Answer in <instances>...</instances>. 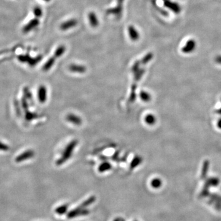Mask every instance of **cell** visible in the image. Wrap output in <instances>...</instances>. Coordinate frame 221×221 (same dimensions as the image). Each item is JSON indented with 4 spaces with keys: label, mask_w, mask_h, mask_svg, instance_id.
Returning a JSON list of instances; mask_svg holds the SVG:
<instances>
[{
    "label": "cell",
    "mask_w": 221,
    "mask_h": 221,
    "mask_svg": "<svg viewBox=\"0 0 221 221\" xmlns=\"http://www.w3.org/2000/svg\"><path fill=\"white\" fill-rule=\"evenodd\" d=\"M90 213L89 211L87 209H79L78 208L70 211L67 214V217L68 219H72L81 216H86Z\"/></svg>",
    "instance_id": "6da1fadb"
},
{
    "label": "cell",
    "mask_w": 221,
    "mask_h": 221,
    "mask_svg": "<svg viewBox=\"0 0 221 221\" xmlns=\"http://www.w3.org/2000/svg\"><path fill=\"white\" fill-rule=\"evenodd\" d=\"M76 144V142L74 141V142H72L69 145H68L67 146L66 149L61 159L60 160H58V165H61V163L65 162L66 160H68V158H69L70 156L72 154V151L73 149L75 148Z\"/></svg>",
    "instance_id": "7a4b0ae2"
},
{
    "label": "cell",
    "mask_w": 221,
    "mask_h": 221,
    "mask_svg": "<svg viewBox=\"0 0 221 221\" xmlns=\"http://www.w3.org/2000/svg\"><path fill=\"white\" fill-rule=\"evenodd\" d=\"M78 23V21L76 19H71L65 22H63L60 25V28L62 30H67L73 26H75Z\"/></svg>",
    "instance_id": "3957f363"
},
{
    "label": "cell",
    "mask_w": 221,
    "mask_h": 221,
    "mask_svg": "<svg viewBox=\"0 0 221 221\" xmlns=\"http://www.w3.org/2000/svg\"><path fill=\"white\" fill-rule=\"evenodd\" d=\"M128 33H129V36L132 41H137L139 39V33L133 26H132V25L129 26Z\"/></svg>",
    "instance_id": "277c9868"
},
{
    "label": "cell",
    "mask_w": 221,
    "mask_h": 221,
    "mask_svg": "<svg viewBox=\"0 0 221 221\" xmlns=\"http://www.w3.org/2000/svg\"><path fill=\"white\" fill-rule=\"evenodd\" d=\"M96 200L95 196H91L87 200H86L84 202H83L79 206H78L77 208L79 209H86V207L90 206L92 203H93Z\"/></svg>",
    "instance_id": "5b68a950"
},
{
    "label": "cell",
    "mask_w": 221,
    "mask_h": 221,
    "mask_svg": "<svg viewBox=\"0 0 221 221\" xmlns=\"http://www.w3.org/2000/svg\"><path fill=\"white\" fill-rule=\"evenodd\" d=\"M39 21L38 19H33V20H31V22H30L25 27H24L23 28V31L24 32H28L31 30V29H33V28H35L36 26H37L39 24Z\"/></svg>",
    "instance_id": "8992f818"
},
{
    "label": "cell",
    "mask_w": 221,
    "mask_h": 221,
    "mask_svg": "<svg viewBox=\"0 0 221 221\" xmlns=\"http://www.w3.org/2000/svg\"><path fill=\"white\" fill-rule=\"evenodd\" d=\"M89 21L90 23V25L92 26L93 27H96L98 26V21L97 19V17L96 16V14L92 12H90L89 14Z\"/></svg>",
    "instance_id": "52a82bcc"
},
{
    "label": "cell",
    "mask_w": 221,
    "mask_h": 221,
    "mask_svg": "<svg viewBox=\"0 0 221 221\" xmlns=\"http://www.w3.org/2000/svg\"><path fill=\"white\" fill-rule=\"evenodd\" d=\"M67 119L68 121L72 122V124H75L76 125H80L81 124V119L75 115H68L67 116Z\"/></svg>",
    "instance_id": "ba28073f"
},
{
    "label": "cell",
    "mask_w": 221,
    "mask_h": 221,
    "mask_svg": "<svg viewBox=\"0 0 221 221\" xmlns=\"http://www.w3.org/2000/svg\"><path fill=\"white\" fill-rule=\"evenodd\" d=\"M69 69L72 71L79 72H85V71H86V68L84 66H81V65H72L70 66Z\"/></svg>",
    "instance_id": "9c48e42d"
},
{
    "label": "cell",
    "mask_w": 221,
    "mask_h": 221,
    "mask_svg": "<svg viewBox=\"0 0 221 221\" xmlns=\"http://www.w3.org/2000/svg\"><path fill=\"white\" fill-rule=\"evenodd\" d=\"M68 204H65V205H61L55 209V212L60 215L66 213V212L68 210Z\"/></svg>",
    "instance_id": "30bf717a"
},
{
    "label": "cell",
    "mask_w": 221,
    "mask_h": 221,
    "mask_svg": "<svg viewBox=\"0 0 221 221\" xmlns=\"http://www.w3.org/2000/svg\"><path fill=\"white\" fill-rule=\"evenodd\" d=\"M119 2V5L117 8H116L115 9H114V10H110L109 11V12H112V13H116L117 14H119L121 11H122V3L124 2V0H118Z\"/></svg>",
    "instance_id": "8fae6325"
},
{
    "label": "cell",
    "mask_w": 221,
    "mask_h": 221,
    "mask_svg": "<svg viewBox=\"0 0 221 221\" xmlns=\"http://www.w3.org/2000/svg\"><path fill=\"white\" fill-rule=\"evenodd\" d=\"M162 181L159 178H156V179H153L151 183L152 187L155 189L159 188L162 186Z\"/></svg>",
    "instance_id": "7c38bea8"
},
{
    "label": "cell",
    "mask_w": 221,
    "mask_h": 221,
    "mask_svg": "<svg viewBox=\"0 0 221 221\" xmlns=\"http://www.w3.org/2000/svg\"><path fill=\"white\" fill-rule=\"evenodd\" d=\"M111 168V165L108 163H103V164H101L99 168H98V170L100 173H103V172H104L106 171H107V170H109Z\"/></svg>",
    "instance_id": "4fadbf2b"
},
{
    "label": "cell",
    "mask_w": 221,
    "mask_h": 221,
    "mask_svg": "<svg viewBox=\"0 0 221 221\" xmlns=\"http://www.w3.org/2000/svg\"><path fill=\"white\" fill-rule=\"evenodd\" d=\"M145 121L147 124H148L149 125H153L156 122V118L153 115L149 114V115H147L146 117Z\"/></svg>",
    "instance_id": "5bb4252c"
},
{
    "label": "cell",
    "mask_w": 221,
    "mask_h": 221,
    "mask_svg": "<svg viewBox=\"0 0 221 221\" xmlns=\"http://www.w3.org/2000/svg\"><path fill=\"white\" fill-rule=\"evenodd\" d=\"M65 47L63 46H61L57 48V49L55 51V57H60L65 52Z\"/></svg>",
    "instance_id": "9a60e30c"
},
{
    "label": "cell",
    "mask_w": 221,
    "mask_h": 221,
    "mask_svg": "<svg viewBox=\"0 0 221 221\" xmlns=\"http://www.w3.org/2000/svg\"><path fill=\"white\" fill-rule=\"evenodd\" d=\"M140 96L141 98L144 101H149L151 100L150 95L145 92H141L140 93Z\"/></svg>",
    "instance_id": "2e32d148"
},
{
    "label": "cell",
    "mask_w": 221,
    "mask_h": 221,
    "mask_svg": "<svg viewBox=\"0 0 221 221\" xmlns=\"http://www.w3.org/2000/svg\"><path fill=\"white\" fill-rule=\"evenodd\" d=\"M194 46H195V45H194V43H193V41H190L189 43H188V44L186 46V47H185L184 48L183 51L184 52H191V51L193 50Z\"/></svg>",
    "instance_id": "e0dca14e"
},
{
    "label": "cell",
    "mask_w": 221,
    "mask_h": 221,
    "mask_svg": "<svg viewBox=\"0 0 221 221\" xmlns=\"http://www.w3.org/2000/svg\"><path fill=\"white\" fill-rule=\"evenodd\" d=\"M141 158H139V157H136L133 161H132V163H131V165H130V168H132V169H133V168H135L136 166H138V165H139L140 163H141Z\"/></svg>",
    "instance_id": "ac0fdd59"
},
{
    "label": "cell",
    "mask_w": 221,
    "mask_h": 221,
    "mask_svg": "<svg viewBox=\"0 0 221 221\" xmlns=\"http://www.w3.org/2000/svg\"><path fill=\"white\" fill-rule=\"evenodd\" d=\"M206 162V163H205L203 171H202V178L205 177V176L207 174V171H208V162Z\"/></svg>",
    "instance_id": "d6986e66"
},
{
    "label": "cell",
    "mask_w": 221,
    "mask_h": 221,
    "mask_svg": "<svg viewBox=\"0 0 221 221\" xmlns=\"http://www.w3.org/2000/svg\"><path fill=\"white\" fill-rule=\"evenodd\" d=\"M34 13L35 14V15L37 16V17H41L42 16V11H41V9L40 8H36L34 9Z\"/></svg>",
    "instance_id": "ffe728a7"
},
{
    "label": "cell",
    "mask_w": 221,
    "mask_h": 221,
    "mask_svg": "<svg viewBox=\"0 0 221 221\" xmlns=\"http://www.w3.org/2000/svg\"><path fill=\"white\" fill-rule=\"evenodd\" d=\"M218 127L221 128V119L218 122Z\"/></svg>",
    "instance_id": "44dd1931"
},
{
    "label": "cell",
    "mask_w": 221,
    "mask_h": 221,
    "mask_svg": "<svg viewBox=\"0 0 221 221\" xmlns=\"http://www.w3.org/2000/svg\"><path fill=\"white\" fill-rule=\"evenodd\" d=\"M121 218H116L113 221H121Z\"/></svg>",
    "instance_id": "7402d4cb"
},
{
    "label": "cell",
    "mask_w": 221,
    "mask_h": 221,
    "mask_svg": "<svg viewBox=\"0 0 221 221\" xmlns=\"http://www.w3.org/2000/svg\"><path fill=\"white\" fill-rule=\"evenodd\" d=\"M217 60H218V61H219V62L221 63V57H220Z\"/></svg>",
    "instance_id": "603a6c76"
},
{
    "label": "cell",
    "mask_w": 221,
    "mask_h": 221,
    "mask_svg": "<svg viewBox=\"0 0 221 221\" xmlns=\"http://www.w3.org/2000/svg\"><path fill=\"white\" fill-rule=\"evenodd\" d=\"M121 221H125V220H124V219H121Z\"/></svg>",
    "instance_id": "cb8c5ba5"
},
{
    "label": "cell",
    "mask_w": 221,
    "mask_h": 221,
    "mask_svg": "<svg viewBox=\"0 0 221 221\" xmlns=\"http://www.w3.org/2000/svg\"><path fill=\"white\" fill-rule=\"evenodd\" d=\"M44 1H46V2H49L50 0H44Z\"/></svg>",
    "instance_id": "d4e9b609"
}]
</instances>
